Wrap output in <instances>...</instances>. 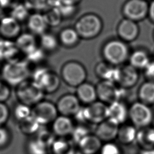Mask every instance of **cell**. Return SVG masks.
Wrapping results in <instances>:
<instances>
[{"label":"cell","instance_id":"cell-1","mask_svg":"<svg viewBox=\"0 0 154 154\" xmlns=\"http://www.w3.org/2000/svg\"><path fill=\"white\" fill-rule=\"evenodd\" d=\"M0 72L2 81L9 86L16 87L28 80L31 74L26 60L18 58L5 62Z\"/></svg>","mask_w":154,"mask_h":154},{"label":"cell","instance_id":"cell-2","mask_svg":"<svg viewBox=\"0 0 154 154\" xmlns=\"http://www.w3.org/2000/svg\"><path fill=\"white\" fill-rule=\"evenodd\" d=\"M102 55L105 61L118 67L129 59V48L126 42L121 39H112L103 46Z\"/></svg>","mask_w":154,"mask_h":154},{"label":"cell","instance_id":"cell-3","mask_svg":"<svg viewBox=\"0 0 154 154\" xmlns=\"http://www.w3.org/2000/svg\"><path fill=\"white\" fill-rule=\"evenodd\" d=\"M74 28L80 38L89 40L97 37L103 28V22L94 13H87L81 16L76 22Z\"/></svg>","mask_w":154,"mask_h":154},{"label":"cell","instance_id":"cell-4","mask_svg":"<svg viewBox=\"0 0 154 154\" xmlns=\"http://www.w3.org/2000/svg\"><path fill=\"white\" fill-rule=\"evenodd\" d=\"M31 80L39 86L45 93H54L60 88V77L49 69L39 66L31 74Z\"/></svg>","mask_w":154,"mask_h":154},{"label":"cell","instance_id":"cell-5","mask_svg":"<svg viewBox=\"0 0 154 154\" xmlns=\"http://www.w3.org/2000/svg\"><path fill=\"white\" fill-rule=\"evenodd\" d=\"M45 93L31 79L26 80L16 87V96L19 102L31 107L43 100Z\"/></svg>","mask_w":154,"mask_h":154},{"label":"cell","instance_id":"cell-6","mask_svg":"<svg viewBox=\"0 0 154 154\" xmlns=\"http://www.w3.org/2000/svg\"><path fill=\"white\" fill-rule=\"evenodd\" d=\"M87 73L85 67L76 61H69L61 69V78L69 86L76 88L86 81Z\"/></svg>","mask_w":154,"mask_h":154},{"label":"cell","instance_id":"cell-7","mask_svg":"<svg viewBox=\"0 0 154 154\" xmlns=\"http://www.w3.org/2000/svg\"><path fill=\"white\" fill-rule=\"evenodd\" d=\"M153 118L150 106L140 101L134 102L129 107L128 119L137 129L150 126Z\"/></svg>","mask_w":154,"mask_h":154},{"label":"cell","instance_id":"cell-8","mask_svg":"<svg viewBox=\"0 0 154 154\" xmlns=\"http://www.w3.org/2000/svg\"><path fill=\"white\" fill-rule=\"evenodd\" d=\"M97 100L109 105L117 100H122L126 89L116 83L106 80H100L96 85Z\"/></svg>","mask_w":154,"mask_h":154},{"label":"cell","instance_id":"cell-9","mask_svg":"<svg viewBox=\"0 0 154 154\" xmlns=\"http://www.w3.org/2000/svg\"><path fill=\"white\" fill-rule=\"evenodd\" d=\"M32 115L42 126L52 124L59 116L56 104L43 100L32 107Z\"/></svg>","mask_w":154,"mask_h":154},{"label":"cell","instance_id":"cell-10","mask_svg":"<svg viewBox=\"0 0 154 154\" xmlns=\"http://www.w3.org/2000/svg\"><path fill=\"white\" fill-rule=\"evenodd\" d=\"M149 8L146 0H128L123 4L122 11L125 18L137 22L148 16Z\"/></svg>","mask_w":154,"mask_h":154},{"label":"cell","instance_id":"cell-11","mask_svg":"<svg viewBox=\"0 0 154 154\" xmlns=\"http://www.w3.org/2000/svg\"><path fill=\"white\" fill-rule=\"evenodd\" d=\"M139 72L129 63L117 67L116 84L126 90L133 88L139 81Z\"/></svg>","mask_w":154,"mask_h":154},{"label":"cell","instance_id":"cell-12","mask_svg":"<svg viewBox=\"0 0 154 154\" xmlns=\"http://www.w3.org/2000/svg\"><path fill=\"white\" fill-rule=\"evenodd\" d=\"M56 106L60 115L73 117L81 108V102L76 94L67 93L61 96L57 102Z\"/></svg>","mask_w":154,"mask_h":154},{"label":"cell","instance_id":"cell-13","mask_svg":"<svg viewBox=\"0 0 154 154\" xmlns=\"http://www.w3.org/2000/svg\"><path fill=\"white\" fill-rule=\"evenodd\" d=\"M84 108L87 123L97 125L108 117V105L99 100Z\"/></svg>","mask_w":154,"mask_h":154},{"label":"cell","instance_id":"cell-14","mask_svg":"<svg viewBox=\"0 0 154 154\" xmlns=\"http://www.w3.org/2000/svg\"><path fill=\"white\" fill-rule=\"evenodd\" d=\"M120 125L106 119L97 125L94 133L102 143L112 142L117 139Z\"/></svg>","mask_w":154,"mask_h":154},{"label":"cell","instance_id":"cell-15","mask_svg":"<svg viewBox=\"0 0 154 154\" xmlns=\"http://www.w3.org/2000/svg\"><path fill=\"white\" fill-rule=\"evenodd\" d=\"M139 32L140 29L137 22L126 18L119 22L117 28L119 38L125 42L135 40L138 37Z\"/></svg>","mask_w":154,"mask_h":154},{"label":"cell","instance_id":"cell-16","mask_svg":"<svg viewBox=\"0 0 154 154\" xmlns=\"http://www.w3.org/2000/svg\"><path fill=\"white\" fill-rule=\"evenodd\" d=\"M20 22L11 16H6L0 19V35L2 38L15 40L21 34Z\"/></svg>","mask_w":154,"mask_h":154},{"label":"cell","instance_id":"cell-17","mask_svg":"<svg viewBox=\"0 0 154 154\" xmlns=\"http://www.w3.org/2000/svg\"><path fill=\"white\" fill-rule=\"evenodd\" d=\"M129 116V108L122 100H117L108 105L107 119L119 125L126 123Z\"/></svg>","mask_w":154,"mask_h":154},{"label":"cell","instance_id":"cell-18","mask_svg":"<svg viewBox=\"0 0 154 154\" xmlns=\"http://www.w3.org/2000/svg\"><path fill=\"white\" fill-rule=\"evenodd\" d=\"M51 125V130L57 137L70 136L75 127L71 117L62 115H59Z\"/></svg>","mask_w":154,"mask_h":154},{"label":"cell","instance_id":"cell-19","mask_svg":"<svg viewBox=\"0 0 154 154\" xmlns=\"http://www.w3.org/2000/svg\"><path fill=\"white\" fill-rule=\"evenodd\" d=\"M27 27L34 35H39L46 32L49 27L43 13L40 12H35L31 14L27 20Z\"/></svg>","mask_w":154,"mask_h":154},{"label":"cell","instance_id":"cell-20","mask_svg":"<svg viewBox=\"0 0 154 154\" xmlns=\"http://www.w3.org/2000/svg\"><path fill=\"white\" fill-rule=\"evenodd\" d=\"M75 94L81 103L86 105H90L97 100L96 86L86 81L76 88Z\"/></svg>","mask_w":154,"mask_h":154},{"label":"cell","instance_id":"cell-21","mask_svg":"<svg viewBox=\"0 0 154 154\" xmlns=\"http://www.w3.org/2000/svg\"><path fill=\"white\" fill-rule=\"evenodd\" d=\"M103 143L95 135L90 134L83 138L77 145L78 151L82 154L99 153Z\"/></svg>","mask_w":154,"mask_h":154},{"label":"cell","instance_id":"cell-22","mask_svg":"<svg viewBox=\"0 0 154 154\" xmlns=\"http://www.w3.org/2000/svg\"><path fill=\"white\" fill-rule=\"evenodd\" d=\"M19 52L14 40L0 38V61L7 62L16 59Z\"/></svg>","mask_w":154,"mask_h":154},{"label":"cell","instance_id":"cell-23","mask_svg":"<svg viewBox=\"0 0 154 154\" xmlns=\"http://www.w3.org/2000/svg\"><path fill=\"white\" fill-rule=\"evenodd\" d=\"M76 145L67 137H57L50 147L52 154H75Z\"/></svg>","mask_w":154,"mask_h":154},{"label":"cell","instance_id":"cell-24","mask_svg":"<svg viewBox=\"0 0 154 154\" xmlns=\"http://www.w3.org/2000/svg\"><path fill=\"white\" fill-rule=\"evenodd\" d=\"M137 132L138 129L135 126L125 123L120 125L116 140L123 145H130L136 141Z\"/></svg>","mask_w":154,"mask_h":154},{"label":"cell","instance_id":"cell-25","mask_svg":"<svg viewBox=\"0 0 154 154\" xmlns=\"http://www.w3.org/2000/svg\"><path fill=\"white\" fill-rule=\"evenodd\" d=\"M94 73L100 80L110 81L116 83L117 67L114 66L105 61L99 62L96 65Z\"/></svg>","mask_w":154,"mask_h":154},{"label":"cell","instance_id":"cell-26","mask_svg":"<svg viewBox=\"0 0 154 154\" xmlns=\"http://www.w3.org/2000/svg\"><path fill=\"white\" fill-rule=\"evenodd\" d=\"M135 142L141 150L154 149V127L149 126L138 129Z\"/></svg>","mask_w":154,"mask_h":154},{"label":"cell","instance_id":"cell-27","mask_svg":"<svg viewBox=\"0 0 154 154\" xmlns=\"http://www.w3.org/2000/svg\"><path fill=\"white\" fill-rule=\"evenodd\" d=\"M14 42L20 52L25 55L38 46L35 35L31 32L21 33L14 40Z\"/></svg>","mask_w":154,"mask_h":154},{"label":"cell","instance_id":"cell-28","mask_svg":"<svg viewBox=\"0 0 154 154\" xmlns=\"http://www.w3.org/2000/svg\"><path fill=\"white\" fill-rule=\"evenodd\" d=\"M129 64L139 70H143L151 61L149 53L144 49H138L130 54Z\"/></svg>","mask_w":154,"mask_h":154},{"label":"cell","instance_id":"cell-29","mask_svg":"<svg viewBox=\"0 0 154 154\" xmlns=\"http://www.w3.org/2000/svg\"><path fill=\"white\" fill-rule=\"evenodd\" d=\"M137 96L138 101L150 106L154 105V82H143L138 89Z\"/></svg>","mask_w":154,"mask_h":154},{"label":"cell","instance_id":"cell-30","mask_svg":"<svg viewBox=\"0 0 154 154\" xmlns=\"http://www.w3.org/2000/svg\"><path fill=\"white\" fill-rule=\"evenodd\" d=\"M58 38L60 43L67 48L76 46L81 38L74 28H63L59 33Z\"/></svg>","mask_w":154,"mask_h":154},{"label":"cell","instance_id":"cell-31","mask_svg":"<svg viewBox=\"0 0 154 154\" xmlns=\"http://www.w3.org/2000/svg\"><path fill=\"white\" fill-rule=\"evenodd\" d=\"M42 126L32 115L19 122V128L20 132L26 135H35Z\"/></svg>","mask_w":154,"mask_h":154},{"label":"cell","instance_id":"cell-32","mask_svg":"<svg viewBox=\"0 0 154 154\" xmlns=\"http://www.w3.org/2000/svg\"><path fill=\"white\" fill-rule=\"evenodd\" d=\"M59 40L57 37L50 32H45L40 36V47L45 51L51 52L55 51L58 45Z\"/></svg>","mask_w":154,"mask_h":154},{"label":"cell","instance_id":"cell-33","mask_svg":"<svg viewBox=\"0 0 154 154\" xmlns=\"http://www.w3.org/2000/svg\"><path fill=\"white\" fill-rule=\"evenodd\" d=\"M26 147L28 154H48L49 150V147L35 137L28 141Z\"/></svg>","mask_w":154,"mask_h":154},{"label":"cell","instance_id":"cell-34","mask_svg":"<svg viewBox=\"0 0 154 154\" xmlns=\"http://www.w3.org/2000/svg\"><path fill=\"white\" fill-rule=\"evenodd\" d=\"M29 15V10L22 2L18 3L10 9V16L19 22L27 20Z\"/></svg>","mask_w":154,"mask_h":154},{"label":"cell","instance_id":"cell-35","mask_svg":"<svg viewBox=\"0 0 154 154\" xmlns=\"http://www.w3.org/2000/svg\"><path fill=\"white\" fill-rule=\"evenodd\" d=\"M49 26H57L61 23L63 17L59 10L54 7H49L43 13Z\"/></svg>","mask_w":154,"mask_h":154},{"label":"cell","instance_id":"cell-36","mask_svg":"<svg viewBox=\"0 0 154 154\" xmlns=\"http://www.w3.org/2000/svg\"><path fill=\"white\" fill-rule=\"evenodd\" d=\"M89 128L84 124H79L75 125L73 130L70 135V139L77 146L78 144L85 137L90 134Z\"/></svg>","mask_w":154,"mask_h":154},{"label":"cell","instance_id":"cell-37","mask_svg":"<svg viewBox=\"0 0 154 154\" xmlns=\"http://www.w3.org/2000/svg\"><path fill=\"white\" fill-rule=\"evenodd\" d=\"M13 115L18 122H21L32 115V107L19 102L14 106Z\"/></svg>","mask_w":154,"mask_h":154},{"label":"cell","instance_id":"cell-38","mask_svg":"<svg viewBox=\"0 0 154 154\" xmlns=\"http://www.w3.org/2000/svg\"><path fill=\"white\" fill-rule=\"evenodd\" d=\"M35 137L49 147V150L54 141L57 138V137L51 129L43 128L42 126Z\"/></svg>","mask_w":154,"mask_h":154},{"label":"cell","instance_id":"cell-39","mask_svg":"<svg viewBox=\"0 0 154 154\" xmlns=\"http://www.w3.org/2000/svg\"><path fill=\"white\" fill-rule=\"evenodd\" d=\"M22 2L29 10L35 12L45 11L51 5V0H22Z\"/></svg>","mask_w":154,"mask_h":154},{"label":"cell","instance_id":"cell-40","mask_svg":"<svg viewBox=\"0 0 154 154\" xmlns=\"http://www.w3.org/2000/svg\"><path fill=\"white\" fill-rule=\"evenodd\" d=\"M25 56V60L28 63L38 64L45 59V52L40 46H37L30 52L26 54Z\"/></svg>","mask_w":154,"mask_h":154},{"label":"cell","instance_id":"cell-41","mask_svg":"<svg viewBox=\"0 0 154 154\" xmlns=\"http://www.w3.org/2000/svg\"><path fill=\"white\" fill-rule=\"evenodd\" d=\"M99 154H122V152L120 146L114 141H112L104 143Z\"/></svg>","mask_w":154,"mask_h":154},{"label":"cell","instance_id":"cell-42","mask_svg":"<svg viewBox=\"0 0 154 154\" xmlns=\"http://www.w3.org/2000/svg\"><path fill=\"white\" fill-rule=\"evenodd\" d=\"M10 132L4 126H0V148L5 147L10 141Z\"/></svg>","mask_w":154,"mask_h":154},{"label":"cell","instance_id":"cell-43","mask_svg":"<svg viewBox=\"0 0 154 154\" xmlns=\"http://www.w3.org/2000/svg\"><path fill=\"white\" fill-rule=\"evenodd\" d=\"M11 90L10 86L0 80V102H5L10 97Z\"/></svg>","mask_w":154,"mask_h":154},{"label":"cell","instance_id":"cell-44","mask_svg":"<svg viewBox=\"0 0 154 154\" xmlns=\"http://www.w3.org/2000/svg\"><path fill=\"white\" fill-rule=\"evenodd\" d=\"M10 117V110L5 102H0V126L7 123Z\"/></svg>","mask_w":154,"mask_h":154},{"label":"cell","instance_id":"cell-45","mask_svg":"<svg viewBox=\"0 0 154 154\" xmlns=\"http://www.w3.org/2000/svg\"><path fill=\"white\" fill-rule=\"evenodd\" d=\"M143 70L146 81L154 82V60L151 61Z\"/></svg>","mask_w":154,"mask_h":154},{"label":"cell","instance_id":"cell-46","mask_svg":"<svg viewBox=\"0 0 154 154\" xmlns=\"http://www.w3.org/2000/svg\"><path fill=\"white\" fill-rule=\"evenodd\" d=\"M19 0H0V7L4 8H11L19 3Z\"/></svg>","mask_w":154,"mask_h":154},{"label":"cell","instance_id":"cell-47","mask_svg":"<svg viewBox=\"0 0 154 154\" xmlns=\"http://www.w3.org/2000/svg\"><path fill=\"white\" fill-rule=\"evenodd\" d=\"M148 16L149 17L150 20L154 23V0H152L149 4Z\"/></svg>","mask_w":154,"mask_h":154},{"label":"cell","instance_id":"cell-48","mask_svg":"<svg viewBox=\"0 0 154 154\" xmlns=\"http://www.w3.org/2000/svg\"><path fill=\"white\" fill-rule=\"evenodd\" d=\"M61 2L69 4V5H76L78 3H79L81 0H60Z\"/></svg>","mask_w":154,"mask_h":154},{"label":"cell","instance_id":"cell-49","mask_svg":"<svg viewBox=\"0 0 154 154\" xmlns=\"http://www.w3.org/2000/svg\"><path fill=\"white\" fill-rule=\"evenodd\" d=\"M139 154H154V149H143Z\"/></svg>","mask_w":154,"mask_h":154},{"label":"cell","instance_id":"cell-50","mask_svg":"<svg viewBox=\"0 0 154 154\" xmlns=\"http://www.w3.org/2000/svg\"><path fill=\"white\" fill-rule=\"evenodd\" d=\"M75 154H82V153H81V152H79V151H77Z\"/></svg>","mask_w":154,"mask_h":154},{"label":"cell","instance_id":"cell-51","mask_svg":"<svg viewBox=\"0 0 154 154\" xmlns=\"http://www.w3.org/2000/svg\"><path fill=\"white\" fill-rule=\"evenodd\" d=\"M153 39H154V31H153Z\"/></svg>","mask_w":154,"mask_h":154},{"label":"cell","instance_id":"cell-52","mask_svg":"<svg viewBox=\"0 0 154 154\" xmlns=\"http://www.w3.org/2000/svg\"><path fill=\"white\" fill-rule=\"evenodd\" d=\"M0 78H1V72H0ZM1 80V79H0Z\"/></svg>","mask_w":154,"mask_h":154},{"label":"cell","instance_id":"cell-53","mask_svg":"<svg viewBox=\"0 0 154 154\" xmlns=\"http://www.w3.org/2000/svg\"><path fill=\"white\" fill-rule=\"evenodd\" d=\"M153 58H154V52H153Z\"/></svg>","mask_w":154,"mask_h":154},{"label":"cell","instance_id":"cell-54","mask_svg":"<svg viewBox=\"0 0 154 154\" xmlns=\"http://www.w3.org/2000/svg\"><path fill=\"white\" fill-rule=\"evenodd\" d=\"M146 1H147V0H146Z\"/></svg>","mask_w":154,"mask_h":154}]
</instances>
